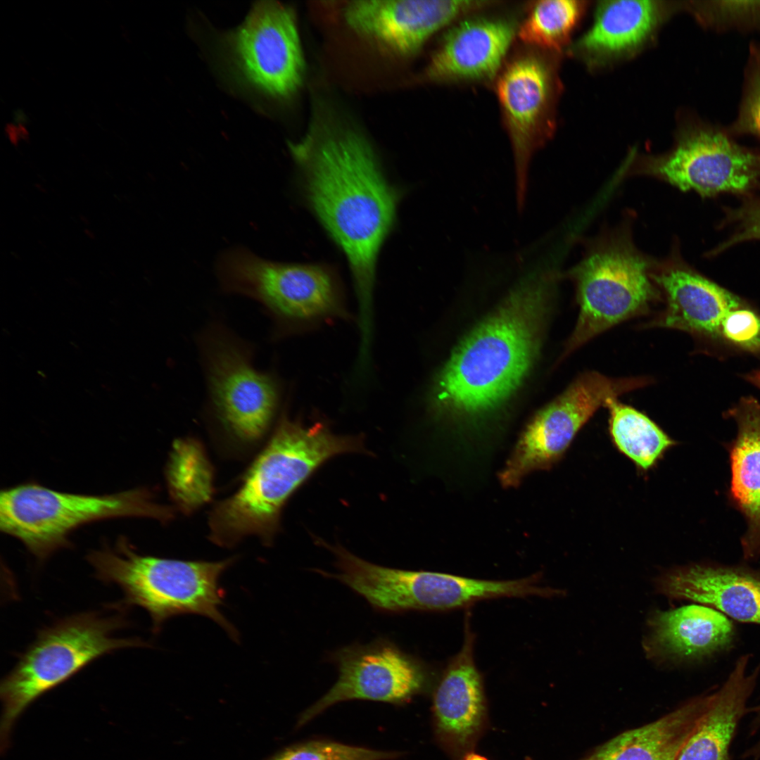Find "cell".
Wrapping results in <instances>:
<instances>
[{"mask_svg":"<svg viewBox=\"0 0 760 760\" xmlns=\"http://www.w3.org/2000/svg\"><path fill=\"white\" fill-rule=\"evenodd\" d=\"M289 148L311 210L348 260L357 323L369 328L377 259L393 227L400 193L364 132L322 101L315 102L303 137Z\"/></svg>","mask_w":760,"mask_h":760,"instance_id":"cell-1","label":"cell"},{"mask_svg":"<svg viewBox=\"0 0 760 760\" xmlns=\"http://www.w3.org/2000/svg\"><path fill=\"white\" fill-rule=\"evenodd\" d=\"M217 276L224 292L251 298L263 308L274 338L350 317L336 277L323 265L273 262L235 248L220 258Z\"/></svg>","mask_w":760,"mask_h":760,"instance_id":"cell-8","label":"cell"},{"mask_svg":"<svg viewBox=\"0 0 760 760\" xmlns=\"http://www.w3.org/2000/svg\"><path fill=\"white\" fill-rule=\"evenodd\" d=\"M582 10V2L578 1L534 2L519 25L518 37L533 49H560L568 40Z\"/></svg>","mask_w":760,"mask_h":760,"instance_id":"cell-28","label":"cell"},{"mask_svg":"<svg viewBox=\"0 0 760 760\" xmlns=\"http://www.w3.org/2000/svg\"><path fill=\"white\" fill-rule=\"evenodd\" d=\"M196 338L205 384L206 415L233 441L258 442L272 426L281 405L279 378L274 372L258 369L253 345L220 320L208 322Z\"/></svg>","mask_w":760,"mask_h":760,"instance_id":"cell-5","label":"cell"},{"mask_svg":"<svg viewBox=\"0 0 760 760\" xmlns=\"http://www.w3.org/2000/svg\"><path fill=\"white\" fill-rule=\"evenodd\" d=\"M710 697L695 698L655 721L623 732L581 760H676Z\"/></svg>","mask_w":760,"mask_h":760,"instance_id":"cell-24","label":"cell"},{"mask_svg":"<svg viewBox=\"0 0 760 760\" xmlns=\"http://www.w3.org/2000/svg\"><path fill=\"white\" fill-rule=\"evenodd\" d=\"M706 25L715 29H760V1H710L699 6Z\"/></svg>","mask_w":760,"mask_h":760,"instance_id":"cell-31","label":"cell"},{"mask_svg":"<svg viewBox=\"0 0 760 760\" xmlns=\"http://www.w3.org/2000/svg\"><path fill=\"white\" fill-rule=\"evenodd\" d=\"M609 432L614 445L642 472L653 469L676 445L648 416L616 398L607 400Z\"/></svg>","mask_w":760,"mask_h":760,"instance_id":"cell-26","label":"cell"},{"mask_svg":"<svg viewBox=\"0 0 760 760\" xmlns=\"http://www.w3.org/2000/svg\"><path fill=\"white\" fill-rule=\"evenodd\" d=\"M757 711L760 715V703L757 705Z\"/></svg>","mask_w":760,"mask_h":760,"instance_id":"cell-36","label":"cell"},{"mask_svg":"<svg viewBox=\"0 0 760 760\" xmlns=\"http://www.w3.org/2000/svg\"><path fill=\"white\" fill-rule=\"evenodd\" d=\"M495 1L369 0L348 3L347 24L356 32L403 56L415 54L436 32Z\"/></svg>","mask_w":760,"mask_h":760,"instance_id":"cell-16","label":"cell"},{"mask_svg":"<svg viewBox=\"0 0 760 760\" xmlns=\"http://www.w3.org/2000/svg\"><path fill=\"white\" fill-rule=\"evenodd\" d=\"M649 383L644 377L615 378L597 372L581 374L526 426L500 473L502 486L516 488L531 473L550 469L607 400Z\"/></svg>","mask_w":760,"mask_h":760,"instance_id":"cell-11","label":"cell"},{"mask_svg":"<svg viewBox=\"0 0 760 760\" xmlns=\"http://www.w3.org/2000/svg\"><path fill=\"white\" fill-rule=\"evenodd\" d=\"M400 752L372 749L327 740L315 739L289 746L266 760H393Z\"/></svg>","mask_w":760,"mask_h":760,"instance_id":"cell-29","label":"cell"},{"mask_svg":"<svg viewBox=\"0 0 760 760\" xmlns=\"http://www.w3.org/2000/svg\"><path fill=\"white\" fill-rule=\"evenodd\" d=\"M467 619L462 648L444 669L432 702L436 738L456 758L474 747L486 721L483 682L474 661V636Z\"/></svg>","mask_w":760,"mask_h":760,"instance_id":"cell-18","label":"cell"},{"mask_svg":"<svg viewBox=\"0 0 760 760\" xmlns=\"http://www.w3.org/2000/svg\"><path fill=\"white\" fill-rule=\"evenodd\" d=\"M124 517L166 521L173 517V511L155 501L152 493L143 488L86 495L27 483L0 493L1 531L21 541L39 559L69 547L68 536L81 526Z\"/></svg>","mask_w":760,"mask_h":760,"instance_id":"cell-7","label":"cell"},{"mask_svg":"<svg viewBox=\"0 0 760 760\" xmlns=\"http://www.w3.org/2000/svg\"><path fill=\"white\" fill-rule=\"evenodd\" d=\"M169 491L186 511L209 500L212 493V471L200 445L193 439L177 440L167 467Z\"/></svg>","mask_w":760,"mask_h":760,"instance_id":"cell-27","label":"cell"},{"mask_svg":"<svg viewBox=\"0 0 760 760\" xmlns=\"http://www.w3.org/2000/svg\"><path fill=\"white\" fill-rule=\"evenodd\" d=\"M652 279L666 305L652 325L718 338L731 310L744 304L736 295L699 274L677 256L656 265Z\"/></svg>","mask_w":760,"mask_h":760,"instance_id":"cell-19","label":"cell"},{"mask_svg":"<svg viewBox=\"0 0 760 760\" xmlns=\"http://www.w3.org/2000/svg\"><path fill=\"white\" fill-rule=\"evenodd\" d=\"M727 416L735 420L737 430L728 445L729 495L747 525L741 540L744 557L754 559L760 557V403L752 396L743 397Z\"/></svg>","mask_w":760,"mask_h":760,"instance_id":"cell-22","label":"cell"},{"mask_svg":"<svg viewBox=\"0 0 760 760\" xmlns=\"http://www.w3.org/2000/svg\"><path fill=\"white\" fill-rule=\"evenodd\" d=\"M343 584L365 598L376 611H445L477 601L503 597L551 596L555 590L540 586L536 576L491 581L452 574L411 571L371 563L355 555L343 563Z\"/></svg>","mask_w":760,"mask_h":760,"instance_id":"cell-10","label":"cell"},{"mask_svg":"<svg viewBox=\"0 0 760 760\" xmlns=\"http://www.w3.org/2000/svg\"><path fill=\"white\" fill-rule=\"evenodd\" d=\"M633 172L704 197L743 194L760 184V154L738 144L726 129L703 125L685 133L670 153Z\"/></svg>","mask_w":760,"mask_h":760,"instance_id":"cell-12","label":"cell"},{"mask_svg":"<svg viewBox=\"0 0 760 760\" xmlns=\"http://www.w3.org/2000/svg\"><path fill=\"white\" fill-rule=\"evenodd\" d=\"M329 659L337 666L338 679L300 714L299 727L331 706L347 700L405 704L422 692L428 683L424 665L387 638L343 647L331 653Z\"/></svg>","mask_w":760,"mask_h":760,"instance_id":"cell-13","label":"cell"},{"mask_svg":"<svg viewBox=\"0 0 760 760\" xmlns=\"http://www.w3.org/2000/svg\"><path fill=\"white\" fill-rule=\"evenodd\" d=\"M750 656H741L723 684L711 692L709 704L676 760H730L738 725L760 675V663L749 669Z\"/></svg>","mask_w":760,"mask_h":760,"instance_id":"cell-21","label":"cell"},{"mask_svg":"<svg viewBox=\"0 0 760 760\" xmlns=\"http://www.w3.org/2000/svg\"><path fill=\"white\" fill-rule=\"evenodd\" d=\"M124 625L118 614L87 612L60 620L39 633L1 683V750L7 748L19 716L38 697L101 656L147 646L138 638L115 637Z\"/></svg>","mask_w":760,"mask_h":760,"instance_id":"cell-6","label":"cell"},{"mask_svg":"<svg viewBox=\"0 0 760 760\" xmlns=\"http://www.w3.org/2000/svg\"><path fill=\"white\" fill-rule=\"evenodd\" d=\"M719 338L754 354H760V315L743 304L723 319Z\"/></svg>","mask_w":760,"mask_h":760,"instance_id":"cell-32","label":"cell"},{"mask_svg":"<svg viewBox=\"0 0 760 760\" xmlns=\"http://www.w3.org/2000/svg\"><path fill=\"white\" fill-rule=\"evenodd\" d=\"M658 587L668 597L708 604L734 619L760 625V571L695 564L666 573Z\"/></svg>","mask_w":760,"mask_h":760,"instance_id":"cell-20","label":"cell"},{"mask_svg":"<svg viewBox=\"0 0 760 760\" xmlns=\"http://www.w3.org/2000/svg\"><path fill=\"white\" fill-rule=\"evenodd\" d=\"M87 559L97 578L122 589L124 602L146 610L154 633L173 616L197 614L212 619L238 640L237 630L220 611L224 595L220 578L235 558L205 562L142 555L122 536L114 546L91 551Z\"/></svg>","mask_w":760,"mask_h":760,"instance_id":"cell-4","label":"cell"},{"mask_svg":"<svg viewBox=\"0 0 760 760\" xmlns=\"http://www.w3.org/2000/svg\"><path fill=\"white\" fill-rule=\"evenodd\" d=\"M519 25L507 17L473 16L457 22L431 55L424 78L436 83L492 80L502 68Z\"/></svg>","mask_w":760,"mask_h":760,"instance_id":"cell-17","label":"cell"},{"mask_svg":"<svg viewBox=\"0 0 760 760\" xmlns=\"http://www.w3.org/2000/svg\"><path fill=\"white\" fill-rule=\"evenodd\" d=\"M548 293L549 279L532 275L461 343L436 381V408L476 417L514 391L536 355Z\"/></svg>","mask_w":760,"mask_h":760,"instance_id":"cell-2","label":"cell"},{"mask_svg":"<svg viewBox=\"0 0 760 760\" xmlns=\"http://www.w3.org/2000/svg\"><path fill=\"white\" fill-rule=\"evenodd\" d=\"M530 48L515 53L502 66L495 87L513 151L519 213L525 205L531 160L549 130L552 94L550 65Z\"/></svg>","mask_w":760,"mask_h":760,"instance_id":"cell-15","label":"cell"},{"mask_svg":"<svg viewBox=\"0 0 760 760\" xmlns=\"http://www.w3.org/2000/svg\"><path fill=\"white\" fill-rule=\"evenodd\" d=\"M232 50L248 80L266 94L287 98L301 86L305 61L294 13L260 1L232 34Z\"/></svg>","mask_w":760,"mask_h":760,"instance_id":"cell-14","label":"cell"},{"mask_svg":"<svg viewBox=\"0 0 760 760\" xmlns=\"http://www.w3.org/2000/svg\"><path fill=\"white\" fill-rule=\"evenodd\" d=\"M745 379L760 389V369L754 370L745 374Z\"/></svg>","mask_w":760,"mask_h":760,"instance_id":"cell-34","label":"cell"},{"mask_svg":"<svg viewBox=\"0 0 760 760\" xmlns=\"http://www.w3.org/2000/svg\"><path fill=\"white\" fill-rule=\"evenodd\" d=\"M647 647L654 656L693 661L729 647L735 637L733 623L716 609L688 605L656 614L650 624Z\"/></svg>","mask_w":760,"mask_h":760,"instance_id":"cell-23","label":"cell"},{"mask_svg":"<svg viewBox=\"0 0 760 760\" xmlns=\"http://www.w3.org/2000/svg\"><path fill=\"white\" fill-rule=\"evenodd\" d=\"M731 220L735 225L734 232L714 251V253L740 242L760 240V201L747 203L736 210L731 215Z\"/></svg>","mask_w":760,"mask_h":760,"instance_id":"cell-33","label":"cell"},{"mask_svg":"<svg viewBox=\"0 0 760 760\" xmlns=\"http://www.w3.org/2000/svg\"><path fill=\"white\" fill-rule=\"evenodd\" d=\"M624 232L602 238L569 272L579 315L564 355L617 324L647 310L657 296L655 265Z\"/></svg>","mask_w":760,"mask_h":760,"instance_id":"cell-9","label":"cell"},{"mask_svg":"<svg viewBox=\"0 0 760 760\" xmlns=\"http://www.w3.org/2000/svg\"><path fill=\"white\" fill-rule=\"evenodd\" d=\"M362 450L360 436L336 434L321 422L305 425L284 412L240 487L211 511L210 540L232 547L255 536L270 545L281 510L298 488L330 458Z\"/></svg>","mask_w":760,"mask_h":760,"instance_id":"cell-3","label":"cell"},{"mask_svg":"<svg viewBox=\"0 0 760 760\" xmlns=\"http://www.w3.org/2000/svg\"><path fill=\"white\" fill-rule=\"evenodd\" d=\"M652 1H610L598 5L592 27L576 48L595 56H612L632 50L650 35L659 18Z\"/></svg>","mask_w":760,"mask_h":760,"instance_id":"cell-25","label":"cell"},{"mask_svg":"<svg viewBox=\"0 0 760 760\" xmlns=\"http://www.w3.org/2000/svg\"><path fill=\"white\" fill-rule=\"evenodd\" d=\"M462 760H488V759H486V757L481 756V755H479V754H475V753H473V752H468L463 756Z\"/></svg>","mask_w":760,"mask_h":760,"instance_id":"cell-35","label":"cell"},{"mask_svg":"<svg viewBox=\"0 0 760 760\" xmlns=\"http://www.w3.org/2000/svg\"><path fill=\"white\" fill-rule=\"evenodd\" d=\"M726 130L731 136L747 134L760 139V42L749 45L737 115Z\"/></svg>","mask_w":760,"mask_h":760,"instance_id":"cell-30","label":"cell"}]
</instances>
